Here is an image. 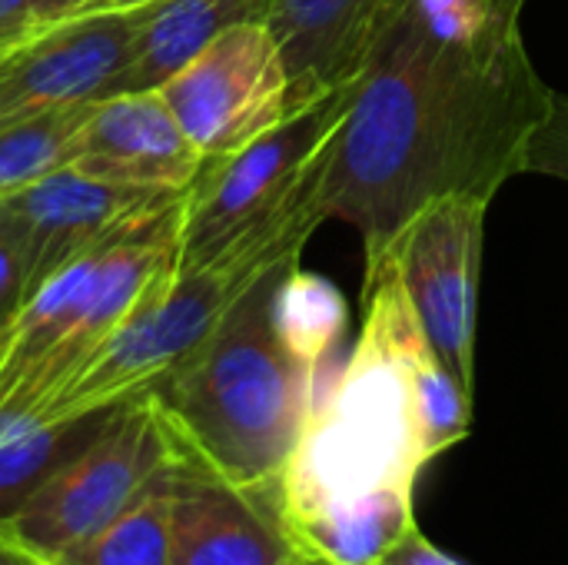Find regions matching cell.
<instances>
[{
    "label": "cell",
    "instance_id": "obj_1",
    "mask_svg": "<svg viewBox=\"0 0 568 565\" xmlns=\"http://www.w3.org/2000/svg\"><path fill=\"white\" fill-rule=\"evenodd\" d=\"M549 100L519 23L486 0H406L356 80L323 183L326 220L353 223L373 263L429 200H493L523 173Z\"/></svg>",
    "mask_w": 568,
    "mask_h": 565
},
{
    "label": "cell",
    "instance_id": "obj_7",
    "mask_svg": "<svg viewBox=\"0 0 568 565\" xmlns=\"http://www.w3.org/2000/svg\"><path fill=\"white\" fill-rule=\"evenodd\" d=\"M176 440L150 393L110 410L87 440L53 463L0 526L40 556H60L93 536L173 463Z\"/></svg>",
    "mask_w": 568,
    "mask_h": 565
},
{
    "label": "cell",
    "instance_id": "obj_9",
    "mask_svg": "<svg viewBox=\"0 0 568 565\" xmlns=\"http://www.w3.org/2000/svg\"><path fill=\"white\" fill-rule=\"evenodd\" d=\"M183 203V193H156L90 180L70 167L47 173L0 200V226L17 246L30 296L70 263L133 240Z\"/></svg>",
    "mask_w": 568,
    "mask_h": 565
},
{
    "label": "cell",
    "instance_id": "obj_2",
    "mask_svg": "<svg viewBox=\"0 0 568 565\" xmlns=\"http://www.w3.org/2000/svg\"><path fill=\"white\" fill-rule=\"evenodd\" d=\"M296 260L266 270L223 323L150 390L176 450L250 493L276 496L323 393V373L303 366L273 330V290Z\"/></svg>",
    "mask_w": 568,
    "mask_h": 565
},
{
    "label": "cell",
    "instance_id": "obj_17",
    "mask_svg": "<svg viewBox=\"0 0 568 565\" xmlns=\"http://www.w3.org/2000/svg\"><path fill=\"white\" fill-rule=\"evenodd\" d=\"M176 463V456H173ZM173 463L160 470L140 496L83 543L70 546L57 565H170L173 536Z\"/></svg>",
    "mask_w": 568,
    "mask_h": 565
},
{
    "label": "cell",
    "instance_id": "obj_15",
    "mask_svg": "<svg viewBox=\"0 0 568 565\" xmlns=\"http://www.w3.org/2000/svg\"><path fill=\"white\" fill-rule=\"evenodd\" d=\"M266 13L270 0H156L103 97L160 90L220 33L240 23H266Z\"/></svg>",
    "mask_w": 568,
    "mask_h": 565
},
{
    "label": "cell",
    "instance_id": "obj_4",
    "mask_svg": "<svg viewBox=\"0 0 568 565\" xmlns=\"http://www.w3.org/2000/svg\"><path fill=\"white\" fill-rule=\"evenodd\" d=\"M353 90L339 87L243 150L206 160L183 193L180 273L226 256L303 253L326 220L323 183Z\"/></svg>",
    "mask_w": 568,
    "mask_h": 565
},
{
    "label": "cell",
    "instance_id": "obj_24",
    "mask_svg": "<svg viewBox=\"0 0 568 565\" xmlns=\"http://www.w3.org/2000/svg\"><path fill=\"white\" fill-rule=\"evenodd\" d=\"M90 0H30L27 3V17H30V33L33 30H43V27H53L60 20H70L77 13L87 10Z\"/></svg>",
    "mask_w": 568,
    "mask_h": 565
},
{
    "label": "cell",
    "instance_id": "obj_20",
    "mask_svg": "<svg viewBox=\"0 0 568 565\" xmlns=\"http://www.w3.org/2000/svg\"><path fill=\"white\" fill-rule=\"evenodd\" d=\"M90 103L53 110L0 130V200L67 167V147Z\"/></svg>",
    "mask_w": 568,
    "mask_h": 565
},
{
    "label": "cell",
    "instance_id": "obj_23",
    "mask_svg": "<svg viewBox=\"0 0 568 565\" xmlns=\"http://www.w3.org/2000/svg\"><path fill=\"white\" fill-rule=\"evenodd\" d=\"M379 565H463L459 559H453L449 553H443L439 546H433L423 533H419V526H413L386 556H383V563Z\"/></svg>",
    "mask_w": 568,
    "mask_h": 565
},
{
    "label": "cell",
    "instance_id": "obj_16",
    "mask_svg": "<svg viewBox=\"0 0 568 565\" xmlns=\"http://www.w3.org/2000/svg\"><path fill=\"white\" fill-rule=\"evenodd\" d=\"M416 490H379L286 519L300 556L313 565H379L416 526Z\"/></svg>",
    "mask_w": 568,
    "mask_h": 565
},
{
    "label": "cell",
    "instance_id": "obj_8",
    "mask_svg": "<svg viewBox=\"0 0 568 565\" xmlns=\"http://www.w3.org/2000/svg\"><path fill=\"white\" fill-rule=\"evenodd\" d=\"M489 203L479 193H443L419 206L376 256L393 263L433 350L469 396L476 383V306Z\"/></svg>",
    "mask_w": 568,
    "mask_h": 565
},
{
    "label": "cell",
    "instance_id": "obj_27",
    "mask_svg": "<svg viewBox=\"0 0 568 565\" xmlns=\"http://www.w3.org/2000/svg\"><path fill=\"white\" fill-rule=\"evenodd\" d=\"M499 17H506V20H513V23H519V17H523V7H526V0H486Z\"/></svg>",
    "mask_w": 568,
    "mask_h": 565
},
{
    "label": "cell",
    "instance_id": "obj_12",
    "mask_svg": "<svg viewBox=\"0 0 568 565\" xmlns=\"http://www.w3.org/2000/svg\"><path fill=\"white\" fill-rule=\"evenodd\" d=\"M67 167L113 186L186 193L206 157L150 90L93 100L67 147Z\"/></svg>",
    "mask_w": 568,
    "mask_h": 565
},
{
    "label": "cell",
    "instance_id": "obj_3",
    "mask_svg": "<svg viewBox=\"0 0 568 565\" xmlns=\"http://www.w3.org/2000/svg\"><path fill=\"white\" fill-rule=\"evenodd\" d=\"M366 323L343 373L320 393L280 476V519L379 493L416 490L433 463L419 403L403 360L386 270H366Z\"/></svg>",
    "mask_w": 568,
    "mask_h": 565
},
{
    "label": "cell",
    "instance_id": "obj_5",
    "mask_svg": "<svg viewBox=\"0 0 568 565\" xmlns=\"http://www.w3.org/2000/svg\"><path fill=\"white\" fill-rule=\"evenodd\" d=\"M183 210V203H180ZM180 210L47 280L0 336V413H33L180 276Z\"/></svg>",
    "mask_w": 568,
    "mask_h": 565
},
{
    "label": "cell",
    "instance_id": "obj_19",
    "mask_svg": "<svg viewBox=\"0 0 568 565\" xmlns=\"http://www.w3.org/2000/svg\"><path fill=\"white\" fill-rule=\"evenodd\" d=\"M100 416L77 426H47L30 413H0V516H7L27 490L70 450H77Z\"/></svg>",
    "mask_w": 568,
    "mask_h": 565
},
{
    "label": "cell",
    "instance_id": "obj_29",
    "mask_svg": "<svg viewBox=\"0 0 568 565\" xmlns=\"http://www.w3.org/2000/svg\"><path fill=\"white\" fill-rule=\"evenodd\" d=\"M23 549V556H27V565H57L50 556H40V553H33V549H27V546H20Z\"/></svg>",
    "mask_w": 568,
    "mask_h": 565
},
{
    "label": "cell",
    "instance_id": "obj_25",
    "mask_svg": "<svg viewBox=\"0 0 568 565\" xmlns=\"http://www.w3.org/2000/svg\"><path fill=\"white\" fill-rule=\"evenodd\" d=\"M30 0H0V53L10 50L17 40L30 33V17H27Z\"/></svg>",
    "mask_w": 568,
    "mask_h": 565
},
{
    "label": "cell",
    "instance_id": "obj_21",
    "mask_svg": "<svg viewBox=\"0 0 568 565\" xmlns=\"http://www.w3.org/2000/svg\"><path fill=\"white\" fill-rule=\"evenodd\" d=\"M523 173L568 180V93L552 90L549 113L529 140Z\"/></svg>",
    "mask_w": 568,
    "mask_h": 565
},
{
    "label": "cell",
    "instance_id": "obj_10",
    "mask_svg": "<svg viewBox=\"0 0 568 565\" xmlns=\"http://www.w3.org/2000/svg\"><path fill=\"white\" fill-rule=\"evenodd\" d=\"M156 93L206 160L243 150L290 117V77L266 23L230 27Z\"/></svg>",
    "mask_w": 568,
    "mask_h": 565
},
{
    "label": "cell",
    "instance_id": "obj_22",
    "mask_svg": "<svg viewBox=\"0 0 568 565\" xmlns=\"http://www.w3.org/2000/svg\"><path fill=\"white\" fill-rule=\"evenodd\" d=\"M27 306V290H23V266L17 256L13 240L0 226V336L13 326L20 310Z\"/></svg>",
    "mask_w": 568,
    "mask_h": 565
},
{
    "label": "cell",
    "instance_id": "obj_18",
    "mask_svg": "<svg viewBox=\"0 0 568 565\" xmlns=\"http://www.w3.org/2000/svg\"><path fill=\"white\" fill-rule=\"evenodd\" d=\"M270 313L283 346L316 373H323L349 323V306L343 293L326 276L300 270V260L280 276Z\"/></svg>",
    "mask_w": 568,
    "mask_h": 565
},
{
    "label": "cell",
    "instance_id": "obj_28",
    "mask_svg": "<svg viewBox=\"0 0 568 565\" xmlns=\"http://www.w3.org/2000/svg\"><path fill=\"white\" fill-rule=\"evenodd\" d=\"M143 3H156V0H90L87 10H126V7H143Z\"/></svg>",
    "mask_w": 568,
    "mask_h": 565
},
{
    "label": "cell",
    "instance_id": "obj_11",
    "mask_svg": "<svg viewBox=\"0 0 568 565\" xmlns=\"http://www.w3.org/2000/svg\"><path fill=\"white\" fill-rule=\"evenodd\" d=\"M153 3L126 10H87L33 30L0 53V130L93 103L123 70L133 37Z\"/></svg>",
    "mask_w": 568,
    "mask_h": 565
},
{
    "label": "cell",
    "instance_id": "obj_26",
    "mask_svg": "<svg viewBox=\"0 0 568 565\" xmlns=\"http://www.w3.org/2000/svg\"><path fill=\"white\" fill-rule=\"evenodd\" d=\"M0 565H27V556L20 549V543L0 526Z\"/></svg>",
    "mask_w": 568,
    "mask_h": 565
},
{
    "label": "cell",
    "instance_id": "obj_14",
    "mask_svg": "<svg viewBox=\"0 0 568 565\" xmlns=\"http://www.w3.org/2000/svg\"><path fill=\"white\" fill-rule=\"evenodd\" d=\"M403 7L406 0H270L266 27L290 77V113L356 83Z\"/></svg>",
    "mask_w": 568,
    "mask_h": 565
},
{
    "label": "cell",
    "instance_id": "obj_6",
    "mask_svg": "<svg viewBox=\"0 0 568 565\" xmlns=\"http://www.w3.org/2000/svg\"><path fill=\"white\" fill-rule=\"evenodd\" d=\"M290 256H226L180 273L166 293L136 310L77 373L30 416L47 426H77L163 383L240 303V296Z\"/></svg>",
    "mask_w": 568,
    "mask_h": 565
},
{
    "label": "cell",
    "instance_id": "obj_13",
    "mask_svg": "<svg viewBox=\"0 0 568 565\" xmlns=\"http://www.w3.org/2000/svg\"><path fill=\"white\" fill-rule=\"evenodd\" d=\"M170 565H313L293 546L273 493H250L176 450Z\"/></svg>",
    "mask_w": 568,
    "mask_h": 565
}]
</instances>
